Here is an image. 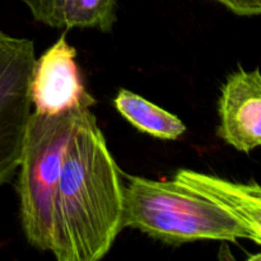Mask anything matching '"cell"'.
<instances>
[{"mask_svg": "<svg viewBox=\"0 0 261 261\" xmlns=\"http://www.w3.org/2000/svg\"><path fill=\"white\" fill-rule=\"evenodd\" d=\"M237 15H261V0H216Z\"/></svg>", "mask_w": 261, "mask_h": 261, "instance_id": "cell-10", "label": "cell"}, {"mask_svg": "<svg viewBox=\"0 0 261 261\" xmlns=\"http://www.w3.org/2000/svg\"><path fill=\"white\" fill-rule=\"evenodd\" d=\"M75 58L76 50L63 35L36 59L31 79V101L35 112L58 115L71 110L91 109L96 103L82 82Z\"/></svg>", "mask_w": 261, "mask_h": 261, "instance_id": "cell-5", "label": "cell"}, {"mask_svg": "<svg viewBox=\"0 0 261 261\" xmlns=\"http://www.w3.org/2000/svg\"><path fill=\"white\" fill-rule=\"evenodd\" d=\"M88 110L30 116L18 167V195L25 239L40 251L53 250L56 190L70 143Z\"/></svg>", "mask_w": 261, "mask_h": 261, "instance_id": "cell-3", "label": "cell"}, {"mask_svg": "<svg viewBox=\"0 0 261 261\" xmlns=\"http://www.w3.org/2000/svg\"><path fill=\"white\" fill-rule=\"evenodd\" d=\"M217 134L240 152L261 147V71L239 69L227 78L218 102Z\"/></svg>", "mask_w": 261, "mask_h": 261, "instance_id": "cell-6", "label": "cell"}, {"mask_svg": "<svg viewBox=\"0 0 261 261\" xmlns=\"http://www.w3.org/2000/svg\"><path fill=\"white\" fill-rule=\"evenodd\" d=\"M122 227L170 245L195 241H254L251 229L233 213L181 181L130 176L124 186Z\"/></svg>", "mask_w": 261, "mask_h": 261, "instance_id": "cell-2", "label": "cell"}, {"mask_svg": "<svg viewBox=\"0 0 261 261\" xmlns=\"http://www.w3.org/2000/svg\"><path fill=\"white\" fill-rule=\"evenodd\" d=\"M32 40L0 31V186L9 182L22 157L31 116V79L35 68Z\"/></svg>", "mask_w": 261, "mask_h": 261, "instance_id": "cell-4", "label": "cell"}, {"mask_svg": "<svg viewBox=\"0 0 261 261\" xmlns=\"http://www.w3.org/2000/svg\"><path fill=\"white\" fill-rule=\"evenodd\" d=\"M120 170L91 110L66 154L54 205V245L59 261H97L111 250L122 227Z\"/></svg>", "mask_w": 261, "mask_h": 261, "instance_id": "cell-1", "label": "cell"}, {"mask_svg": "<svg viewBox=\"0 0 261 261\" xmlns=\"http://www.w3.org/2000/svg\"><path fill=\"white\" fill-rule=\"evenodd\" d=\"M114 103L125 120L153 138L176 140L186 132L185 124L177 116L129 89H120Z\"/></svg>", "mask_w": 261, "mask_h": 261, "instance_id": "cell-9", "label": "cell"}, {"mask_svg": "<svg viewBox=\"0 0 261 261\" xmlns=\"http://www.w3.org/2000/svg\"><path fill=\"white\" fill-rule=\"evenodd\" d=\"M175 178L228 209L251 229L254 241L261 245L260 184L234 182L193 170H178Z\"/></svg>", "mask_w": 261, "mask_h": 261, "instance_id": "cell-7", "label": "cell"}, {"mask_svg": "<svg viewBox=\"0 0 261 261\" xmlns=\"http://www.w3.org/2000/svg\"><path fill=\"white\" fill-rule=\"evenodd\" d=\"M249 259H250V260H261V254L254 255V256H250Z\"/></svg>", "mask_w": 261, "mask_h": 261, "instance_id": "cell-11", "label": "cell"}, {"mask_svg": "<svg viewBox=\"0 0 261 261\" xmlns=\"http://www.w3.org/2000/svg\"><path fill=\"white\" fill-rule=\"evenodd\" d=\"M33 18L54 28H94L110 32L117 0H20Z\"/></svg>", "mask_w": 261, "mask_h": 261, "instance_id": "cell-8", "label": "cell"}]
</instances>
